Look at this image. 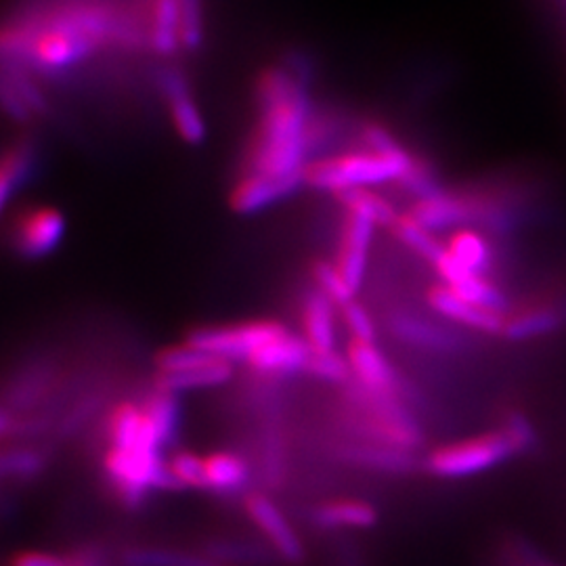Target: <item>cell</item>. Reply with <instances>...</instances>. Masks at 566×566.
I'll return each mask as SVG.
<instances>
[{"label":"cell","instance_id":"cell-1","mask_svg":"<svg viewBox=\"0 0 566 566\" xmlns=\"http://www.w3.org/2000/svg\"><path fill=\"white\" fill-rule=\"evenodd\" d=\"M259 118L243 151L240 175L282 177L301 172L315 160V105L306 91V74L287 65H271L256 78Z\"/></svg>","mask_w":566,"mask_h":566},{"label":"cell","instance_id":"cell-2","mask_svg":"<svg viewBox=\"0 0 566 566\" xmlns=\"http://www.w3.org/2000/svg\"><path fill=\"white\" fill-rule=\"evenodd\" d=\"M344 424L350 439L420 451L426 443L424 428L413 413V405L399 395L376 392L355 382L343 386Z\"/></svg>","mask_w":566,"mask_h":566},{"label":"cell","instance_id":"cell-3","mask_svg":"<svg viewBox=\"0 0 566 566\" xmlns=\"http://www.w3.org/2000/svg\"><path fill=\"white\" fill-rule=\"evenodd\" d=\"M416 158V151L380 154L364 147L315 158L304 166V187L338 196L350 189H374L386 182H399Z\"/></svg>","mask_w":566,"mask_h":566},{"label":"cell","instance_id":"cell-4","mask_svg":"<svg viewBox=\"0 0 566 566\" xmlns=\"http://www.w3.org/2000/svg\"><path fill=\"white\" fill-rule=\"evenodd\" d=\"M518 458L502 430L468 437L432 449L424 458V470L441 481H462Z\"/></svg>","mask_w":566,"mask_h":566},{"label":"cell","instance_id":"cell-5","mask_svg":"<svg viewBox=\"0 0 566 566\" xmlns=\"http://www.w3.org/2000/svg\"><path fill=\"white\" fill-rule=\"evenodd\" d=\"M287 325L277 319H248L240 324L208 325L191 329L185 344L221 357L227 361H248L261 346L287 334Z\"/></svg>","mask_w":566,"mask_h":566},{"label":"cell","instance_id":"cell-6","mask_svg":"<svg viewBox=\"0 0 566 566\" xmlns=\"http://www.w3.org/2000/svg\"><path fill=\"white\" fill-rule=\"evenodd\" d=\"M385 325L397 343L426 355L453 357L470 348L464 329L411 308H392L386 315Z\"/></svg>","mask_w":566,"mask_h":566},{"label":"cell","instance_id":"cell-7","mask_svg":"<svg viewBox=\"0 0 566 566\" xmlns=\"http://www.w3.org/2000/svg\"><path fill=\"white\" fill-rule=\"evenodd\" d=\"M65 235V217L53 206L21 210L9 229V245L25 261L49 256Z\"/></svg>","mask_w":566,"mask_h":566},{"label":"cell","instance_id":"cell-8","mask_svg":"<svg viewBox=\"0 0 566 566\" xmlns=\"http://www.w3.org/2000/svg\"><path fill=\"white\" fill-rule=\"evenodd\" d=\"M245 516L261 531L269 549L287 565H301L304 560V544L296 528L287 521L282 507L266 493L252 491L243 497Z\"/></svg>","mask_w":566,"mask_h":566},{"label":"cell","instance_id":"cell-9","mask_svg":"<svg viewBox=\"0 0 566 566\" xmlns=\"http://www.w3.org/2000/svg\"><path fill=\"white\" fill-rule=\"evenodd\" d=\"M472 202V229L489 238H512L526 221V206L502 187L465 189Z\"/></svg>","mask_w":566,"mask_h":566},{"label":"cell","instance_id":"cell-10","mask_svg":"<svg viewBox=\"0 0 566 566\" xmlns=\"http://www.w3.org/2000/svg\"><path fill=\"white\" fill-rule=\"evenodd\" d=\"M336 462L357 468L364 472L386 474V476H405L424 468V460L416 451L399 447L374 443L364 439H346L332 449Z\"/></svg>","mask_w":566,"mask_h":566},{"label":"cell","instance_id":"cell-11","mask_svg":"<svg viewBox=\"0 0 566 566\" xmlns=\"http://www.w3.org/2000/svg\"><path fill=\"white\" fill-rule=\"evenodd\" d=\"M344 355L348 359L355 382H359L369 390H376V392L399 395L413 405L416 401L413 388L399 374V369L390 364V359L386 357L378 344L350 340Z\"/></svg>","mask_w":566,"mask_h":566},{"label":"cell","instance_id":"cell-12","mask_svg":"<svg viewBox=\"0 0 566 566\" xmlns=\"http://www.w3.org/2000/svg\"><path fill=\"white\" fill-rule=\"evenodd\" d=\"M426 304L432 308L437 317H441L447 324L455 325L460 329H468L474 334L497 336L502 338L506 315L497 311H489L483 306L468 303L460 294L449 290L443 283L428 287Z\"/></svg>","mask_w":566,"mask_h":566},{"label":"cell","instance_id":"cell-13","mask_svg":"<svg viewBox=\"0 0 566 566\" xmlns=\"http://www.w3.org/2000/svg\"><path fill=\"white\" fill-rule=\"evenodd\" d=\"M304 189V170L266 177V175H240L229 193V206L238 214H254L269 206L287 200Z\"/></svg>","mask_w":566,"mask_h":566},{"label":"cell","instance_id":"cell-14","mask_svg":"<svg viewBox=\"0 0 566 566\" xmlns=\"http://www.w3.org/2000/svg\"><path fill=\"white\" fill-rule=\"evenodd\" d=\"M376 224L359 214L344 212L340 240L336 252V266L340 269L344 280L359 294L367 275L369 254L376 235Z\"/></svg>","mask_w":566,"mask_h":566},{"label":"cell","instance_id":"cell-15","mask_svg":"<svg viewBox=\"0 0 566 566\" xmlns=\"http://www.w3.org/2000/svg\"><path fill=\"white\" fill-rule=\"evenodd\" d=\"M311 355H313V348L303 336L287 332L280 338L261 346L245 364L252 369L254 376L280 380V378H290L294 374H304L306 365L311 361Z\"/></svg>","mask_w":566,"mask_h":566},{"label":"cell","instance_id":"cell-16","mask_svg":"<svg viewBox=\"0 0 566 566\" xmlns=\"http://www.w3.org/2000/svg\"><path fill=\"white\" fill-rule=\"evenodd\" d=\"M409 214L432 233L472 229V202L465 189H446L439 196L413 202Z\"/></svg>","mask_w":566,"mask_h":566},{"label":"cell","instance_id":"cell-17","mask_svg":"<svg viewBox=\"0 0 566 566\" xmlns=\"http://www.w3.org/2000/svg\"><path fill=\"white\" fill-rule=\"evenodd\" d=\"M160 91L170 112V120L182 142L200 145L206 139V122L196 99L191 97L189 84L181 72L168 70L160 78Z\"/></svg>","mask_w":566,"mask_h":566},{"label":"cell","instance_id":"cell-18","mask_svg":"<svg viewBox=\"0 0 566 566\" xmlns=\"http://www.w3.org/2000/svg\"><path fill=\"white\" fill-rule=\"evenodd\" d=\"M336 304L324 296L315 285L304 290L301 296V327L303 338L315 353L338 350L336 332Z\"/></svg>","mask_w":566,"mask_h":566},{"label":"cell","instance_id":"cell-19","mask_svg":"<svg viewBox=\"0 0 566 566\" xmlns=\"http://www.w3.org/2000/svg\"><path fill=\"white\" fill-rule=\"evenodd\" d=\"M566 327L558 304H531L521 311H510L502 338L507 343H533L547 338Z\"/></svg>","mask_w":566,"mask_h":566},{"label":"cell","instance_id":"cell-20","mask_svg":"<svg viewBox=\"0 0 566 566\" xmlns=\"http://www.w3.org/2000/svg\"><path fill=\"white\" fill-rule=\"evenodd\" d=\"M378 521V507L365 500H329L311 510V523L322 531H365Z\"/></svg>","mask_w":566,"mask_h":566},{"label":"cell","instance_id":"cell-21","mask_svg":"<svg viewBox=\"0 0 566 566\" xmlns=\"http://www.w3.org/2000/svg\"><path fill=\"white\" fill-rule=\"evenodd\" d=\"M206 486L214 495H240L250 485L252 468L248 460L235 451H212L203 455Z\"/></svg>","mask_w":566,"mask_h":566},{"label":"cell","instance_id":"cell-22","mask_svg":"<svg viewBox=\"0 0 566 566\" xmlns=\"http://www.w3.org/2000/svg\"><path fill=\"white\" fill-rule=\"evenodd\" d=\"M36 163H39L36 145L28 139L9 145L0 154V212L18 193L21 185L34 175Z\"/></svg>","mask_w":566,"mask_h":566},{"label":"cell","instance_id":"cell-23","mask_svg":"<svg viewBox=\"0 0 566 566\" xmlns=\"http://www.w3.org/2000/svg\"><path fill=\"white\" fill-rule=\"evenodd\" d=\"M143 411L154 428V434L163 449L172 446L181 426V403L177 392L154 386L139 399Z\"/></svg>","mask_w":566,"mask_h":566},{"label":"cell","instance_id":"cell-24","mask_svg":"<svg viewBox=\"0 0 566 566\" xmlns=\"http://www.w3.org/2000/svg\"><path fill=\"white\" fill-rule=\"evenodd\" d=\"M447 252L451 254V259L460 266H464L465 271L479 273V275H493L495 269V252L493 245L489 242V235L476 231V229H460L455 233H451L449 243H447Z\"/></svg>","mask_w":566,"mask_h":566},{"label":"cell","instance_id":"cell-25","mask_svg":"<svg viewBox=\"0 0 566 566\" xmlns=\"http://www.w3.org/2000/svg\"><path fill=\"white\" fill-rule=\"evenodd\" d=\"M231 378H233V364L221 357H210L203 364L193 365L179 374H166V376L158 374L154 386L170 392H185V390L224 385Z\"/></svg>","mask_w":566,"mask_h":566},{"label":"cell","instance_id":"cell-26","mask_svg":"<svg viewBox=\"0 0 566 566\" xmlns=\"http://www.w3.org/2000/svg\"><path fill=\"white\" fill-rule=\"evenodd\" d=\"M179 13V0H149L147 42L160 57H170L181 51Z\"/></svg>","mask_w":566,"mask_h":566},{"label":"cell","instance_id":"cell-27","mask_svg":"<svg viewBox=\"0 0 566 566\" xmlns=\"http://www.w3.org/2000/svg\"><path fill=\"white\" fill-rule=\"evenodd\" d=\"M336 202L343 208L344 212H353L359 214L367 221L382 227V229H390L392 223L397 221V217L401 214L395 203L385 198L382 193L374 191V189H350L336 196Z\"/></svg>","mask_w":566,"mask_h":566},{"label":"cell","instance_id":"cell-28","mask_svg":"<svg viewBox=\"0 0 566 566\" xmlns=\"http://www.w3.org/2000/svg\"><path fill=\"white\" fill-rule=\"evenodd\" d=\"M120 566H223L206 554L182 552L172 547L133 546L124 547L118 556Z\"/></svg>","mask_w":566,"mask_h":566},{"label":"cell","instance_id":"cell-29","mask_svg":"<svg viewBox=\"0 0 566 566\" xmlns=\"http://www.w3.org/2000/svg\"><path fill=\"white\" fill-rule=\"evenodd\" d=\"M388 231L403 243L407 250H411L430 266H434L446 252V243H441L437 233L426 229L424 224L418 223L409 212H401Z\"/></svg>","mask_w":566,"mask_h":566},{"label":"cell","instance_id":"cell-30","mask_svg":"<svg viewBox=\"0 0 566 566\" xmlns=\"http://www.w3.org/2000/svg\"><path fill=\"white\" fill-rule=\"evenodd\" d=\"M49 465V453L39 447H7L0 451V479L32 481Z\"/></svg>","mask_w":566,"mask_h":566},{"label":"cell","instance_id":"cell-31","mask_svg":"<svg viewBox=\"0 0 566 566\" xmlns=\"http://www.w3.org/2000/svg\"><path fill=\"white\" fill-rule=\"evenodd\" d=\"M203 554L223 566H263L273 558V552L240 539H212L206 544Z\"/></svg>","mask_w":566,"mask_h":566},{"label":"cell","instance_id":"cell-32","mask_svg":"<svg viewBox=\"0 0 566 566\" xmlns=\"http://www.w3.org/2000/svg\"><path fill=\"white\" fill-rule=\"evenodd\" d=\"M397 185L403 189L407 196L413 198V202H422V200H428L432 196H439L441 191L447 189L443 181H441L439 170L434 168V164L430 163L424 156H420V154H416L409 170L405 172L403 179Z\"/></svg>","mask_w":566,"mask_h":566},{"label":"cell","instance_id":"cell-33","mask_svg":"<svg viewBox=\"0 0 566 566\" xmlns=\"http://www.w3.org/2000/svg\"><path fill=\"white\" fill-rule=\"evenodd\" d=\"M497 430H502L506 434L507 441L512 443L518 458L539 451L542 437H539L537 428H535L533 420L526 416L525 411H521L516 407L506 409L502 413V420H500V428Z\"/></svg>","mask_w":566,"mask_h":566},{"label":"cell","instance_id":"cell-34","mask_svg":"<svg viewBox=\"0 0 566 566\" xmlns=\"http://www.w3.org/2000/svg\"><path fill=\"white\" fill-rule=\"evenodd\" d=\"M308 271H311L313 285L336 304V308H343L346 304L357 301V292L344 280L336 263L319 259V261L311 263Z\"/></svg>","mask_w":566,"mask_h":566},{"label":"cell","instance_id":"cell-35","mask_svg":"<svg viewBox=\"0 0 566 566\" xmlns=\"http://www.w3.org/2000/svg\"><path fill=\"white\" fill-rule=\"evenodd\" d=\"M306 376L325 382V385L344 386L350 378V365L346 355L340 350H329V353H315L311 355V361L306 365Z\"/></svg>","mask_w":566,"mask_h":566},{"label":"cell","instance_id":"cell-36","mask_svg":"<svg viewBox=\"0 0 566 566\" xmlns=\"http://www.w3.org/2000/svg\"><path fill=\"white\" fill-rule=\"evenodd\" d=\"M179 41L181 51L193 53L202 49L206 39V15H203V0H179Z\"/></svg>","mask_w":566,"mask_h":566},{"label":"cell","instance_id":"cell-37","mask_svg":"<svg viewBox=\"0 0 566 566\" xmlns=\"http://www.w3.org/2000/svg\"><path fill=\"white\" fill-rule=\"evenodd\" d=\"M170 472L177 476L179 485L185 489H196V491H208L206 486V468H203V455H198L193 451H175L168 460Z\"/></svg>","mask_w":566,"mask_h":566},{"label":"cell","instance_id":"cell-38","mask_svg":"<svg viewBox=\"0 0 566 566\" xmlns=\"http://www.w3.org/2000/svg\"><path fill=\"white\" fill-rule=\"evenodd\" d=\"M210 357H214V355H208L189 344L181 343L179 346H166L163 350H158L154 364H156L158 374L166 376V374H179L193 365L203 364Z\"/></svg>","mask_w":566,"mask_h":566},{"label":"cell","instance_id":"cell-39","mask_svg":"<svg viewBox=\"0 0 566 566\" xmlns=\"http://www.w3.org/2000/svg\"><path fill=\"white\" fill-rule=\"evenodd\" d=\"M343 311V324L355 343L378 344V324L371 311L359 301L346 304Z\"/></svg>","mask_w":566,"mask_h":566},{"label":"cell","instance_id":"cell-40","mask_svg":"<svg viewBox=\"0 0 566 566\" xmlns=\"http://www.w3.org/2000/svg\"><path fill=\"white\" fill-rule=\"evenodd\" d=\"M0 109L15 122H30L34 118V112L30 105L23 102L20 91L15 84L7 76L4 70H0Z\"/></svg>","mask_w":566,"mask_h":566},{"label":"cell","instance_id":"cell-41","mask_svg":"<svg viewBox=\"0 0 566 566\" xmlns=\"http://www.w3.org/2000/svg\"><path fill=\"white\" fill-rule=\"evenodd\" d=\"M15 432H20L18 420L13 418V413H11L9 409L0 407V439L11 437V434H15Z\"/></svg>","mask_w":566,"mask_h":566},{"label":"cell","instance_id":"cell-42","mask_svg":"<svg viewBox=\"0 0 566 566\" xmlns=\"http://www.w3.org/2000/svg\"><path fill=\"white\" fill-rule=\"evenodd\" d=\"M558 306H560V313H563V319H565L566 324V301L563 304H558Z\"/></svg>","mask_w":566,"mask_h":566}]
</instances>
